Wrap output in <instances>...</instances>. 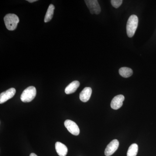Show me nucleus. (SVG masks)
Listing matches in <instances>:
<instances>
[{"mask_svg": "<svg viewBox=\"0 0 156 156\" xmlns=\"http://www.w3.org/2000/svg\"><path fill=\"white\" fill-rule=\"evenodd\" d=\"M138 18L135 15H132L129 17L127 21L126 30L129 37L134 36L137 26H138Z\"/></svg>", "mask_w": 156, "mask_h": 156, "instance_id": "1", "label": "nucleus"}, {"mask_svg": "<svg viewBox=\"0 0 156 156\" xmlns=\"http://www.w3.org/2000/svg\"><path fill=\"white\" fill-rule=\"evenodd\" d=\"M4 20L6 28L9 30L11 31L16 29L20 21L19 17L14 14H7Z\"/></svg>", "mask_w": 156, "mask_h": 156, "instance_id": "2", "label": "nucleus"}, {"mask_svg": "<svg viewBox=\"0 0 156 156\" xmlns=\"http://www.w3.org/2000/svg\"><path fill=\"white\" fill-rule=\"evenodd\" d=\"M37 94V90L35 87L30 86L27 87L23 92L20 99L23 102H29L33 100Z\"/></svg>", "mask_w": 156, "mask_h": 156, "instance_id": "3", "label": "nucleus"}, {"mask_svg": "<svg viewBox=\"0 0 156 156\" xmlns=\"http://www.w3.org/2000/svg\"><path fill=\"white\" fill-rule=\"evenodd\" d=\"M85 2L91 14H100L101 9L98 1L97 0H86Z\"/></svg>", "mask_w": 156, "mask_h": 156, "instance_id": "4", "label": "nucleus"}, {"mask_svg": "<svg viewBox=\"0 0 156 156\" xmlns=\"http://www.w3.org/2000/svg\"><path fill=\"white\" fill-rule=\"evenodd\" d=\"M64 125L68 131L73 135H79L80 133V128L76 124L70 120H66L65 121Z\"/></svg>", "mask_w": 156, "mask_h": 156, "instance_id": "5", "label": "nucleus"}, {"mask_svg": "<svg viewBox=\"0 0 156 156\" xmlns=\"http://www.w3.org/2000/svg\"><path fill=\"white\" fill-rule=\"evenodd\" d=\"M16 92V89L14 88H11L1 93L0 94V104L5 103L14 97Z\"/></svg>", "mask_w": 156, "mask_h": 156, "instance_id": "6", "label": "nucleus"}, {"mask_svg": "<svg viewBox=\"0 0 156 156\" xmlns=\"http://www.w3.org/2000/svg\"><path fill=\"white\" fill-rule=\"evenodd\" d=\"M119 141L116 139L113 140L107 145L105 151V154L106 156H110L114 153L118 149L119 147Z\"/></svg>", "mask_w": 156, "mask_h": 156, "instance_id": "7", "label": "nucleus"}, {"mask_svg": "<svg viewBox=\"0 0 156 156\" xmlns=\"http://www.w3.org/2000/svg\"><path fill=\"white\" fill-rule=\"evenodd\" d=\"M124 100H125V97L124 95H116L112 100L111 103V107L113 109H119L122 106Z\"/></svg>", "mask_w": 156, "mask_h": 156, "instance_id": "8", "label": "nucleus"}, {"mask_svg": "<svg viewBox=\"0 0 156 156\" xmlns=\"http://www.w3.org/2000/svg\"><path fill=\"white\" fill-rule=\"evenodd\" d=\"M92 93V89L90 87H86L80 93V99L83 102H87L90 99Z\"/></svg>", "mask_w": 156, "mask_h": 156, "instance_id": "9", "label": "nucleus"}, {"mask_svg": "<svg viewBox=\"0 0 156 156\" xmlns=\"http://www.w3.org/2000/svg\"><path fill=\"white\" fill-rule=\"evenodd\" d=\"M56 152L59 156H66L68 153V148L65 144L60 142H56L55 144Z\"/></svg>", "mask_w": 156, "mask_h": 156, "instance_id": "10", "label": "nucleus"}, {"mask_svg": "<svg viewBox=\"0 0 156 156\" xmlns=\"http://www.w3.org/2000/svg\"><path fill=\"white\" fill-rule=\"evenodd\" d=\"M80 85V83L79 81H73L66 88L65 92L66 94H72L76 91Z\"/></svg>", "mask_w": 156, "mask_h": 156, "instance_id": "11", "label": "nucleus"}, {"mask_svg": "<svg viewBox=\"0 0 156 156\" xmlns=\"http://www.w3.org/2000/svg\"><path fill=\"white\" fill-rule=\"evenodd\" d=\"M55 7L52 4H50L48 7V11L44 17V22H49L53 18Z\"/></svg>", "mask_w": 156, "mask_h": 156, "instance_id": "12", "label": "nucleus"}, {"mask_svg": "<svg viewBox=\"0 0 156 156\" xmlns=\"http://www.w3.org/2000/svg\"><path fill=\"white\" fill-rule=\"evenodd\" d=\"M119 73L120 75L124 78H128L133 74V70L130 68L122 67L119 69Z\"/></svg>", "mask_w": 156, "mask_h": 156, "instance_id": "13", "label": "nucleus"}, {"mask_svg": "<svg viewBox=\"0 0 156 156\" xmlns=\"http://www.w3.org/2000/svg\"><path fill=\"white\" fill-rule=\"evenodd\" d=\"M138 147L136 144H131L127 151V156H136L138 152Z\"/></svg>", "mask_w": 156, "mask_h": 156, "instance_id": "14", "label": "nucleus"}, {"mask_svg": "<svg viewBox=\"0 0 156 156\" xmlns=\"http://www.w3.org/2000/svg\"><path fill=\"white\" fill-rule=\"evenodd\" d=\"M123 1L122 0H112L111 3L113 7L116 9H118L122 4Z\"/></svg>", "mask_w": 156, "mask_h": 156, "instance_id": "15", "label": "nucleus"}, {"mask_svg": "<svg viewBox=\"0 0 156 156\" xmlns=\"http://www.w3.org/2000/svg\"><path fill=\"white\" fill-rule=\"evenodd\" d=\"M27 1L30 3H33L34 2H37V0H27Z\"/></svg>", "mask_w": 156, "mask_h": 156, "instance_id": "16", "label": "nucleus"}, {"mask_svg": "<svg viewBox=\"0 0 156 156\" xmlns=\"http://www.w3.org/2000/svg\"><path fill=\"white\" fill-rule=\"evenodd\" d=\"M30 156H37L36 154H35L34 153H31L30 154Z\"/></svg>", "mask_w": 156, "mask_h": 156, "instance_id": "17", "label": "nucleus"}]
</instances>
